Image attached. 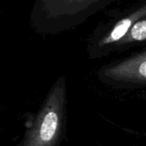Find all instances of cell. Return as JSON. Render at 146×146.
<instances>
[{"label":"cell","instance_id":"cell-1","mask_svg":"<svg viewBox=\"0 0 146 146\" xmlns=\"http://www.w3.org/2000/svg\"><path fill=\"white\" fill-rule=\"evenodd\" d=\"M117 0H37L30 23L44 35H55L73 29Z\"/></svg>","mask_w":146,"mask_h":146},{"label":"cell","instance_id":"cell-2","mask_svg":"<svg viewBox=\"0 0 146 146\" xmlns=\"http://www.w3.org/2000/svg\"><path fill=\"white\" fill-rule=\"evenodd\" d=\"M67 103L66 80L60 76L16 146L60 145L67 129Z\"/></svg>","mask_w":146,"mask_h":146},{"label":"cell","instance_id":"cell-3","mask_svg":"<svg viewBox=\"0 0 146 146\" xmlns=\"http://www.w3.org/2000/svg\"><path fill=\"white\" fill-rule=\"evenodd\" d=\"M145 17L146 2L122 14H118L115 20L98 26L88 39V56L91 59H98L115 52L118 44L127 36L133 27Z\"/></svg>","mask_w":146,"mask_h":146},{"label":"cell","instance_id":"cell-4","mask_svg":"<svg viewBox=\"0 0 146 146\" xmlns=\"http://www.w3.org/2000/svg\"><path fill=\"white\" fill-rule=\"evenodd\" d=\"M99 80L117 88L146 86V50L103 66L98 71Z\"/></svg>","mask_w":146,"mask_h":146},{"label":"cell","instance_id":"cell-5","mask_svg":"<svg viewBox=\"0 0 146 146\" xmlns=\"http://www.w3.org/2000/svg\"><path fill=\"white\" fill-rule=\"evenodd\" d=\"M146 43V17L138 21L127 36L118 44L115 51Z\"/></svg>","mask_w":146,"mask_h":146}]
</instances>
